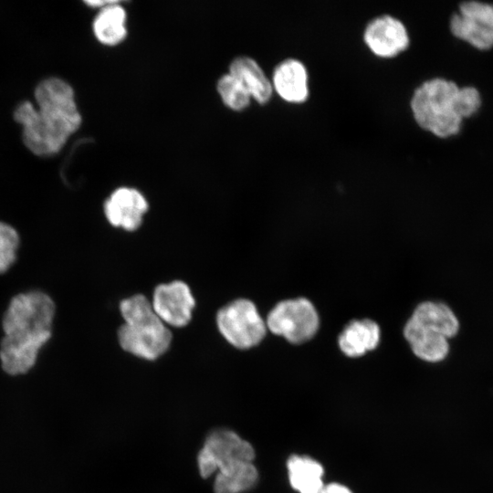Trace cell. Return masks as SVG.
<instances>
[{
  "label": "cell",
  "mask_w": 493,
  "mask_h": 493,
  "mask_svg": "<svg viewBox=\"0 0 493 493\" xmlns=\"http://www.w3.org/2000/svg\"><path fill=\"white\" fill-rule=\"evenodd\" d=\"M55 304L41 291L14 297L3 318L5 336L0 361L5 372L17 376L36 364L39 350L51 337Z\"/></svg>",
  "instance_id": "obj_2"
},
{
  "label": "cell",
  "mask_w": 493,
  "mask_h": 493,
  "mask_svg": "<svg viewBox=\"0 0 493 493\" xmlns=\"http://www.w3.org/2000/svg\"><path fill=\"white\" fill-rule=\"evenodd\" d=\"M403 333L414 354L426 362H439L449 352V344L445 336L411 318L406 321Z\"/></svg>",
  "instance_id": "obj_14"
},
{
  "label": "cell",
  "mask_w": 493,
  "mask_h": 493,
  "mask_svg": "<svg viewBox=\"0 0 493 493\" xmlns=\"http://www.w3.org/2000/svg\"><path fill=\"white\" fill-rule=\"evenodd\" d=\"M259 104L268 102L273 94L271 80L259 64L250 57L240 56L232 60L229 71Z\"/></svg>",
  "instance_id": "obj_16"
},
{
  "label": "cell",
  "mask_w": 493,
  "mask_h": 493,
  "mask_svg": "<svg viewBox=\"0 0 493 493\" xmlns=\"http://www.w3.org/2000/svg\"><path fill=\"white\" fill-rule=\"evenodd\" d=\"M216 89L223 103L235 111L246 110L252 100L244 86L228 72L217 80Z\"/></svg>",
  "instance_id": "obj_20"
},
{
  "label": "cell",
  "mask_w": 493,
  "mask_h": 493,
  "mask_svg": "<svg viewBox=\"0 0 493 493\" xmlns=\"http://www.w3.org/2000/svg\"><path fill=\"white\" fill-rule=\"evenodd\" d=\"M13 117L21 127L24 145L41 158L59 153L82 123L74 89L59 77L40 80L34 100L18 103Z\"/></svg>",
  "instance_id": "obj_1"
},
{
  "label": "cell",
  "mask_w": 493,
  "mask_h": 493,
  "mask_svg": "<svg viewBox=\"0 0 493 493\" xmlns=\"http://www.w3.org/2000/svg\"><path fill=\"white\" fill-rule=\"evenodd\" d=\"M148 208V201L142 193L129 186L115 189L103 205L107 221L112 226L128 232L135 231L142 226Z\"/></svg>",
  "instance_id": "obj_10"
},
{
  "label": "cell",
  "mask_w": 493,
  "mask_h": 493,
  "mask_svg": "<svg viewBox=\"0 0 493 493\" xmlns=\"http://www.w3.org/2000/svg\"><path fill=\"white\" fill-rule=\"evenodd\" d=\"M152 306L158 318L167 326L183 328L192 320L195 299L183 280L159 284L152 293Z\"/></svg>",
  "instance_id": "obj_8"
},
{
  "label": "cell",
  "mask_w": 493,
  "mask_h": 493,
  "mask_svg": "<svg viewBox=\"0 0 493 493\" xmlns=\"http://www.w3.org/2000/svg\"><path fill=\"white\" fill-rule=\"evenodd\" d=\"M88 6L98 9L91 29L101 45L113 47L127 37V12L120 1H85Z\"/></svg>",
  "instance_id": "obj_12"
},
{
  "label": "cell",
  "mask_w": 493,
  "mask_h": 493,
  "mask_svg": "<svg viewBox=\"0 0 493 493\" xmlns=\"http://www.w3.org/2000/svg\"><path fill=\"white\" fill-rule=\"evenodd\" d=\"M215 321L224 339L239 350L258 345L267 330L255 303L246 299H237L223 306Z\"/></svg>",
  "instance_id": "obj_5"
},
{
  "label": "cell",
  "mask_w": 493,
  "mask_h": 493,
  "mask_svg": "<svg viewBox=\"0 0 493 493\" xmlns=\"http://www.w3.org/2000/svg\"><path fill=\"white\" fill-rule=\"evenodd\" d=\"M19 237L9 225L0 222V273L6 271L14 263Z\"/></svg>",
  "instance_id": "obj_21"
},
{
  "label": "cell",
  "mask_w": 493,
  "mask_h": 493,
  "mask_svg": "<svg viewBox=\"0 0 493 493\" xmlns=\"http://www.w3.org/2000/svg\"><path fill=\"white\" fill-rule=\"evenodd\" d=\"M363 39L370 50L381 58H393L409 45V35L404 23L389 15L370 21Z\"/></svg>",
  "instance_id": "obj_11"
},
{
  "label": "cell",
  "mask_w": 493,
  "mask_h": 493,
  "mask_svg": "<svg viewBox=\"0 0 493 493\" xmlns=\"http://www.w3.org/2000/svg\"><path fill=\"white\" fill-rule=\"evenodd\" d=\"M481 105V97L474 87L459 89L457 95V110L462 119L475 114Z\"/></svg>",
  "instance_id": "obj_22"
},
{
  "label": "cell",
  "mask_w": 493,
  "mask_h": 493,
  "mask_svg": "<svg viewBox=\"0 0 493 493\" xmlns=\"http://www.w3.org/2000/svg\"><path fill=\"white\" fill-rule=\"evenodd\" d=\"M459 89L454 81L442 78L417 87L410 106L418 125L442 138L456 134L463 121L457 110Z\"/></svg>",
  "instance_id": "obj_4"
},
{
  "label": "cell",
  "mask_w": 493,
  "mask_h": 493,
  "mask_svg": "<svg viewBox=\"0 0 493 493\" xmlns=\"http://www.w3.org/2000/svg\"><path fill=\"white\" fill-rule=\"evenodd\" d=\"M453 35L478 49L493 47V5L479 1L460 4L450 19Z\"/></svg>",
  "instance_id": "obj_7"
},
{
  "label": "cell",
  "mask_w": 493,
  "mask_h": 493,
  "mask_svg": "<svg viewBox=\"0 0 493 493\" xmlns=\"http://www.w3.org/2000/svg\"><path fill=\"white\" fill-rule=\"evenodd\" d=\"M265 321L269 331L293 344L309 341L320 326L317 309L306 298L279 301L268 312Z\"/></svg>",
  "instance_id": "obj_6"
},
{
  "label": "cell",
  "mask_w": 493,
  "mask_h": 493,
  "mask_svg": "<svg viewBox=\"0 0 493 493\" xmlns=\"http://www.w3.org/2000/svg\"><path fill=\"white\" fill-rule=\"evenodd\" d=\"M201 452L212 459L222 475L231 474L242 463L252 462L255 457L252 446L226 429L212 432Z\"/></svg>",
  "instance_id": "obj_9"
},
{
  "label": "cell",
  "mask_w": 493,
  "mask_h": 493,
  "mask_svg": "<svg viewBox=\"0 0 493 493\" xmlns=\"http://www.w3.org/2000/svg\"><path fill=\"white\" fill-rule=\"evenodd\" d=\"M257 477V470L252 462H245L229 475H217L215 493H242L255 486Z\"/></svg>",
  "instance_id": "obj_19"
},
{
  "label": "cell",
  "mask_w": 493,
  "mask_h": 493,
  "mask_svg": "<svg viewBox=\"0 0 493 493\" xmlns=\"http://www.w3.org/2000/svg\"><path fill=\"white\" fill-rule=\"evenodd\" d=\"M410 318L446 339L455 336L459 330L455 313L441 302L424 301L416 306Z\"/></svg>",
  "instance_id": "obj_18"
},
{
  "label": "cell",
  "mask_w": 493,
  "mask_h": 493,
  "mask_svg": "<svg viewBox=\"0 0 493 493\" xmlns=\"http://www.w3.org/2000/svg\"><path fill=\"white\" fill-rule=\"evenodd\" d=\"M288 482L298 493H320L324 487V468L316 459L292 455L287 461Z\"/></svg>",
  "instance_id": "obj_17"
},
{
  "label": "cell",
  "mask_w": 493,
  "mask_h": 493,
  "mask_svg": "<svg viewBox=\"0 0 493 493\" xmlns=\"http://www.w3.org/2000/svg\"><path fill=\"white\" fill-rule=\"evenodd\" d=\"M271 84L273 90L288 102L301 103L308 99V72L298 59L288 58L280 62L273 71Z\"/></svg>",
  "instance_id": "obj_13"
},
{
  "label": "cell",
  "mask_w": 493,
  "mask_h": 493,
  "mask_svg": "<svg viewBox=\"0 0 493 493\" xmlns=\"http://www.w3.org/2000/svg\"><path fill=\"white\" fill-rule=\"evenodd\" d=\"M381 330L372 320L350 321L338 338V344L344 355L350 358L363 356L373 351L380 343Z\"/></svg>",
  "instance_id": "obj_15"
},
{
  "label": "cell",
  "mask_w": 493,
  "mask_h": 493,
  "mask_svg": "<svg viewBox=\"0 0 493 493\" xmlns=\"http://www.w3.org/2000/svg\"><path fill=\"white\" fill-rule=\"evenodd\" d=\"M320 493H353L348 487L338 482L325 484Z\"/></svg>",
  "instance_id": "obj_23"
},
{
  "label": "cell",
  "mask_w": 493,
  "mask_h": 493,
  "mask_svg": "<svg viewBox=\"0 0 493 493\" xmlns=\"http://www.w3.org/2000/svg\"><path fill=\"white\" fill-rule=\"evenodd\" d=\"M120 311L124 323L118 330V341L124 351L151 361L167 351L172 332L145 296L135 294L122 299Z\"/></svg>",
  "instance_id": "obj_3"
}]
</instances>
